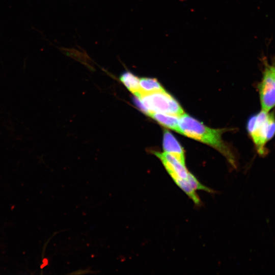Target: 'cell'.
Masks as SVG:
<instances>
[{"instance_id":"cell-1","label":"cell","mask_w":275,"mask_h":275,"mask_svg":"<svg viewBox=\"0 0 275 275\" xmlns=\"http://www.w3.org/2000/svg\"><path fill=\"white\" fill-rule=\"evenodd\" d=\"M180 133L201 141L214 148L222 153L234 167H236L234 156L222 138L224 129L209 128L186 114L179 117Z\"/></svg>"},{"instance_id":"cell-2","label":"cell","mask_w":275,"mask_h":275,"mask_svg":"<svg viewBox=\"0 0 275 275\" xmlns=\"http://www.w3.org/2000/svg\"><path fill=\"white\" fill-rule=\"evenodd\" d=\"M153 153L161 160L176 184L190 199L196 198L197 190L212 192L211 189L201 184L195 176L188 172L185 164L172 155L165 152L155 151Z\"/></svg>"},{"instance_id":"cell-3","label":"cell","mask_w":275,"mask_h":275,"mask_svg":"<svg viewBox=\"0 0 275 275\" xmlns=\"http://www.w3.org/2000/svg\"><path fill=\"white\" fill-rule=\"evenodd\" d=\"M249 134L261 156L266 153L265 145L275 135V117L272 113L262 110L249 119Z\"/></svg>"},{"instance_id":"cell-4","label":"cell","mask_w":275,"mask_h":275,"mask_svg":"<svg viewBox=\"0 0 275 275\" xmlns=\"http://www.w3.org/2000/svg\"><path fill=\"white\" fill-rule=\"evenodd\" d=\"M137 96L139 97L146 109L147 115L153 112L162 113L177 116L184 114L179 103L165 90Z\"/></svg>"},{"instance_id":"cell-5","label":"cell","mask_w":275,"mask_h":275,"mask_svg":"<svg viewBox=\"0 0 275 275\" xmlns=\"http://www.w3.org/2000/svg\"><path fill=\"white\" fill-rule=\"evenodd\" d=\"M275 67L266 65L259 86L261 109L269 112L275 106Z\"/></svg>"},{"instance_id":"cell-6","label":"cell","mask_w":275,"mask_h":275,"mask_svg":"<svg viewBox=\"0 0 275 275\" xmlns=\"http://www.w3.org/2000/svg\"><path fill=\"white\" fill-rule=\"evenodd\" d=\"M164 152L169 153L185 164L184 151L178 141L168 130L164 129L163 136Z\"/></svg>"},{"instance_id":"cell-7","label":"cell","mask_w":275,"mask_h":275,"mask_svg":"<svg viewBox=\"0 0 275 275\" xmlns=\"http://www.w3.org/2000/svg\"><path fill=\"white\" fill-rule=\"evenodd\" d=\"M160 124L180 133L179 117L173 115L162 113L153 112L148 115Z\"/></svg>"},{"instance_id":"cell-8","label":"cell","mask_w":275,"mask_h":275,"mask_svg":"<svg viewBox=\"0 0 275 275\" xmlns=\"http://www.w3.org/2000/svg\"><path fill=\"white\" fill-rule=\"evenodd\" d=\"M139 87L140 90L139 93L134 95L139 96L164 90L156 79L151 78L144 77L140 78Z\"/></svg>"},{"instance_id":"cell-9","label":"cell","mask_w":275,"mask_h":275,"mask_svg":"<svg viewBox=\"0 0 275 275\" xmlns=\"http://www.w3.org/2000/svg\"><path fill=\"white\" fill-rule=\"evenodd\" d=\"M120 80L134 95L139 93L140 78L132 72L127 71L121 74Z\"/></svg>"},{"instance_id":"cell-10","label":"cell","mask_w":275,"mask_h":275,"mask_svg":"<svg viewBox=\"0 0 275 275\" xmlns=\"http://www.w3.org/2000/svg\"><path fill=\"white\" fill-rule=\"evenodd\" d=\"M274 70H275V68H274Z\"/></svg>"}]
</instances>
